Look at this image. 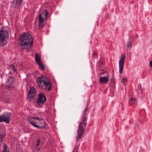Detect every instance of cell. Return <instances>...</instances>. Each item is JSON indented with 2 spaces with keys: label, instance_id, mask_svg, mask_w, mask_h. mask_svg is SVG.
<instances>
[{
  "label": "cell",
  "instance_id": "1",
  "mask_svg": "<svg viewBox=\"0 0 152 152\" xmlns=\"http://www.w3.org/2000/svg\"><path fill=\"white\" fill-rule=\"evenodd\" d=\"M33 41V38L29 33H23L20 35L18 39L19 46L23 49L27 51H30L31 49Z\"/></svg>",
  "mask_w": 152,
  "mask_h": 152
},
{
  "label": "cell",
  "instance_id": "2",
  "mask_svg": "<svg viewBox=\"0 0 152 152\" xmlns=\"http://www.w3.org/2000/svg\"><path fill=\"white\" fill-rule=\"evenodd\" d=\"M37 83L39 87L45 90L50 91L51 89L52 84L48 77L45 75L40 76L37 80Z\"/></svg>",
  "mask_w": 152,
  "mask_h": 152
},
{
  "label": "cell",
  "instance_id": "3",
  "mask_svg": "<svg viewBox=\"0 0 152 152\" xmlns=\"http://www.w3.org/2000/svg\"><path fill=\"white\" fill-rule=\"evenodd\" d=\"M28 120L32 125L36 128L39 129H44L46 128V123L42 119L37 117H31L28 118Z\"/></svg>",
  "mask_w": 152,
  "mask_h": 152
},
{
  "label": "cell",
  "instance_id": "4",
  "mask_svg": "<svg viewBox=\"0 0 152 152\" xmlns=\"http://www.w3.org/2000/svg\"><path fill=\"white\" fill-rule=\"evenodd\" d=\"M10 36L8 32L5 30H1L0 32V44L1 47L6 46L9 41Z\"/></svg>",
  "mask_w": 152,
  "mask_h": 152
},
{
  "label": "cell",
  "instance_id": "5",
  "mask_svg": "<svg viewBox=\"0 0 152 152\" xmlns=\"http://www.w3.org/2000/svg\"><path fill=\"white\" fill-rule=\"evenodd\" d=\"M87 116L85 115L84 116L81 122L79 125L78 129V133H77V138L80 139L82 137L86 129V124H87Z\"/></svg>",
  "mask_w": 152,
  "mask_h": 152
},
{
  "label": "cell",
  "instance_id": "6",
  "mask_svg": "<svg viewBox=\"0 0 152 152\" xmlns=\"http://www.w3.org/2000/svg\"><path fill=\"white\" fill-rule=\"evenodd\" d=\"M49 12L48 10H44L39 16L38 26L39 28H42L44 25L45 21L48 18Z\"/></svg>",
  "mask_w": 152,
  "mask_h": 152
},
{
  "label": "cell",
  "instance_id": "7",
  "mask_svg": "<svg viewBox=\"0 0 152 152\" xmlns=\"http://www.w3.org/2000/svg\"><path fill=\"white\" fill-rule=\"evenodd\" d=\"M12 119L11 114L10 113H5L1 116V121L4 122L6 123L9 124Z\"/></svg>",
  "mask_w": 152,
  "mask_h": 152
},
{
  "label": "cell",
  "instance_id": "8",
  "mask_svg": "<svg viewBox=\"0 0 152 152\" xmlns=\"http://www.w3.org/2000/svg\"><path fill=\"white\" fill-rule=\"evenodd\" d=\"M47 98L45 94L43 93H40L38 96V98H37V104L39 106H41L44 104V103L46 102Z\"/></svg>",
  "mask_w": 152,
  "mask_h": 152
},
{
  "label": "cell",
  "instance_id": "9",
  "mask_svg": "<svg viewBox=\"0 0 152 152\" xmlns=\"http://www.w3.org/2000/svg\"><path fill=\"white\" fill-rule=\"evenodd\" d=\"M125 58H126V56L125 55H122L121 56L120 61H119V70H120V73L121 74H122L123 71Z\"/></svg>",
  "mask_w": 152,
  "mask_h": 152
},
{
  "label": "cell",
  "instance_id": "10",
  "mask_svg": "<svg viewBox=\"0 0 152 152\" xmlns=\"http://www.w3.org/2000/svg\"><path fill=\"white\" fill-rule=\"evenodd\" d=\"M35 60L36 62L39 65L41 69L42 70H44L45 69V66H44L43 64L42 63L41 59L40 56L39 54H36L35 55Z\"/></svg>",
  "mask_w": 152,
  "mask_h": 152
},
{
  "label": "cell",
  "instance_id": "11",
  "mask_svg": "<svg viewBox=\"0 0 152 152\" xmlns=\"http://www.w3.org/2000/svg\"><path fill=\"white\" fill-rule=\"evenodd\" d=\"M108 81V76L107 73H105L103 74L100 76L99 81L102 84H105L107 83Z\"/></svg>",
  "mask_w": 152,
  "mask_h": 152
},
{
  "label": "cell",
  "instance_id": "12",
  "mask_svg": "<svg viewBox=\"0 0 152 152\" xmlns=\"http://www.w3.org/2000/svg\"><path fill=\"white\" fill-rule=\"evenodd\" d=\"M36 95V91L34 87H32L30 88L28 92V96L30 99H34Z\"/></svg>",
  "mask_w": 152,
  "mask_h": 152
},
{
  "label": "cell",
  "instance_id": "13",
  "mask_svg": "<svg viewBox=\"0 0 152 152\" xmlns=\"http://www.w3.org/2000/svg\"><path fill=\"white\" fill-rule=\"evenodd\" d=\"M135 101H136V100H135V99L132 98L130 99V104L131 105H133L135 104Z\"/></svg>",
  "mask_w": 152,
  "mask_h": 152
},
{
  "label": "cell",
  "instance_id": "14",
  "mask_svg": "<svg viewBox=\"0 0 152 152\" xmlns=\"http://www.w3.org/2000/svg\"><path fill=\"white\" fill-rule=\"evenodd\" d=\"M3 151L4 152H8V151H10L8 147L7 146L5 145L4 149H3Z\"/></svg>",
  "mask_w": 152,
  "mask_h": 152
},
{
  "label": "cell",
  "instance_id": "15",
  "mask_svg": "<svg viewBox=\"0 0 152 152\" xmlns=\"http://www.w3.org/2000/svg\"><path fill=\"white\" fill-rule=\"evenodd\" d=\"M122 82L123 83L124 85H126L127 83V79L126 78H124L122 79Z\"/></svg>",
  "mask_w": 152,
  "mask_h": 152
},
{
  "label": "cell",
  "instance_id": "16",
  "mask_svg": "<svg viewBox=\"0 0 152 152\" xmlns=\"http://www.w3.org/2000/svg\"><path fill=\"white\" fill-rule=\"evenodd\" d=\"M150 66H152V61H150Z\"/></svg>",
  "mask_w": 152,
  "mask_h": 152
}]
</instances>
